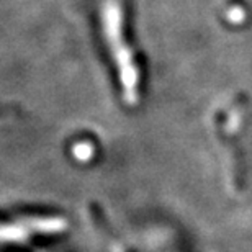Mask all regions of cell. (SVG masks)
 Here are the masks:
<instances>
[{"label":"cell","mask_w":252,"mask_h":252,"mask_svg":"<svg viewBox=\"0 0 252 252\" xmlns=\"http://www.w3.org/2000/svg\"><path fill=\"white\" fill-rule=\"evenodd\" d=\"M102 25L103 34L108 43L110 51L122 74L123 85L128 95H134L138 85V70L133 61V51L128 46L123 33V12L118 0H105L102 5Z\"/></svg>","instance_id":"cell-1"}]
</instances>
